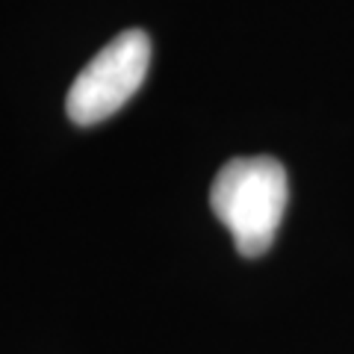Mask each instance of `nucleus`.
Wrapping results in <instances>:
<instances>
[{
  "label": "nucleus",
  "mask_w": 354,
  "mask_h": 354,
  "mask_svg": "<svg viewBox=\"0 0 354 354\" xmlns=\"http://www.w3.org/2000/svg\"><path fill=\"white\" fill-rule=\"evenodd\" d=\"M290 183L274 157H236L225 162L209 189V207L234 236L242 257H260L278 236Z\"/></svg>",
  "instance_id": "obj_1"
},
{
  "label": "nucleus",
  "mask_w": 354,
  "mask_h": 354,
  "mask_svg": "<svg viewBox=\"0 0 354 354\" xmlns=\"http://www.w3.org/2000/svg\"><path fill=\"white\" fill-rule=\"evenodd\" d=\"M151 65V39L142 30H124L104 44L92 57V62L77 74L68 88L65 109L68 118L80 127L101 124L115 115L139 86L145 83Z\"/></svg>",
  "instance_id": "obj_2"
}]
</instances>
